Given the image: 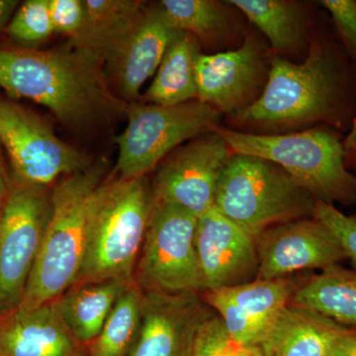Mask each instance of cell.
<instances>
[{
  "label": "cell",
  "instance_id": "obj_1",
  "mask_svg": "<svg viewBox=\"0 0 356 356\" xmlns=\"http://www.w3.org/2000/svg\"><path fill=\"white\" fill-rule=\"evenodd\" d=\"M356 116V63L343 50L334 28L316 25L301 63L270 56L261 97L229 115L241 132L277 135L329 126L350 132Z\"/></svg>",
  "mask_w": 356,
  "mask_h": 356
},
{
  "label": "cell",
  "instance_id": "obj_2",
  "mask_svg": "<svg viewBox=\"0 0 356 356\" xmlns=\"http://www.w3.org/2000/svg\"><path fill=\"white\" fill-rule=\"evenodd\" d=\"M100 56L67 44L49 51L0 49V88L43 105L70 128L81 129L126 110L110 91Z\"/></svg>",
  "mask_w": 356,
  "mask_h": 356
},
{
  "label": "cell",
  "instance_id": "obj_3",
  "mask_svg": "<svg viewBox=\"0 0 356 356\" xmlns=\"http://www.w3.org/2000/svg\"><path fill=\"white\" fill-rule=\"evenodd\" d=\"M153 204L146 177L108 178L96 187L88 205L83 267L74 286L133 280Z\"/></svg>",
  "mask_w": 356,
  "mask_h": 356
},
{
  "label": "cell",
  "instance_id": "obj_4",
  "mask_svg": "<svg viewBox=\"0 0 356 356\" xmlns=\"http://www.w3.org/2000/svg\"><path fill=\"white\" fill-rule=\"evenodd\" d=\"M105 172L100 161L56 184L43 242L18 308L51 303L76 284L86 250L89 198Z\"/></svg>",
  "mask_w": 356,
  "mask_h": 356
},
{
  "label": "cell",
  "instance_id": "obj_5",
  "mask_svg": "<svg viewBox=\"0 0 356 356\" xmlns=\"http://www.w3.org/2000/svg\"><path fill=\"white\" fill-rule=\"evenodd\" d=\"M232 153L273 161L316 200L334 205L356 203V175L346 163L343 133L321 125L286 134L261 135L219 126Z\"/></svg>",
  "mask_w": 356,
  "mask_h": 356
},
{
  "label": "cell",
  "instance_id": "obj_6",
  "mask_svg": "<svg viewBox=\"0 0 356 356\" xmlns=\"http://www.w3.org/2000/svg\"><path fill=\"white\" fill-rule=\"evenodd\" d=\"M316 201L273 161L232 153L220 175L214 207L257 238L277 225L314 217Z\"/></svg>",
  "mask_w": 356,
  "mask_h": 356
},
{
  "label": "cell",
  "instance_id": "obj_7",
  "mask_svg": "<svg viewBox=\"0 0 356 356\" xmlns=\"http://www.w3.org/2000/svg\"><path fill=\"white\" fill-rule=\"evenodd\" d=\"M125 112L127 127L115 139L121 178L146 177L177 147L216 130L222 116L197 99L173 106L134 102Z\"/></svg>",
  "mask_w": 356,
  "mask_h": 356
},
{
  "label": "cell",
  "instance_id": "obj_8",
  "mask_svg": "<svg viewBox=\"0 0 356 356\" xmlns=\"http://www.w3.org/2000/svg\"><path fill=\"white\" fill-rule=\"evenodd\" d=\"M197 217L154 201L133 281L143 292L178 294L203 290L196 252Z\"/></svg>",
  "mask_w": 356,
  "mask_h": 356
},
{
  "label": "cell",
  "instance_id": "obj_9",
  "mask_svg": "<svg viewBox=\"0 0 356 356\" xmlns=\"http://www.w3.org/2000/svg\"><path fill=\"white\" fill-rule=\"evenodd\" d=\"M51 214L43 187L20 184L0 214V318L17 310L38 257Z\"/></svg>",
  "mask_w": 356,
  "mask_h": 356
},
{
  "label": "cell",
  "instance_id": "obj_10",
  "mask_svg": "<svg viewBox=\"0 0 356 356\" xmlns=\"http://www.w3.org/2000/svg\"><path fill=\"white\" fill-rule=\"evenodd\" d=\"M0 140L20 184L44 188L91 165L88 156L60 140L47 122L1 98Z\"/></svg>",
  "mask_w": 356,
  "mask_h": 356
},
{
  "label": "cell",
  "instance_id": "obj_11",
  "mask_svg": "<svg viewBox=\"0 0 356 356\" xmlns=\"http://www.w3.org/2000/svg\"><path fill=\"white\" fill-rule=\"evenodd\" d=\"M231 154L216 130L185 143L156 168L151 184L154 200L201 216L214 207L220 175Z\"/></svg>",
  "mask_w": 356,
  "mask_h": 356
},
{
  "label": "cell",
  "instance_id": "obj_12",
  "mask_svg": "<svg viewBox=\"0 0 356 356\" xmlns=\"http://www.w3.org/2000/svg\"><path fill=\"white\" fill-rule=\"evenodd\" d=\"M270 56L254 32L234 50L201 54L196 63L197 100L228 116L248 108L264 92Z\"/></svg>",
  "mask_w": 356,
  "mask_h": 356
},
{
  "label": "cell",
  "instance_id": "obj_13",
  "mask_svg": "<svg viewBox=\"0 0 356 356\" xmlns=\"http://www.w3.org/2000/svg\"><path fill=\"white\" fill-rule=\"evenodd\" d=\"M257 280H273L306 269H324L348 259L331 231L316 218L277 225L257 238Z\"/></svg>",
  "mask_w": 356,
  "mask_h": 356
},
{
  "label": "cell",
  "instance_id": "obj_14",
  "mask_svg": "<svg viewBox=\"0 0 356 356\" xmlns=\"http://www.w3.org/2000/svg\"><path fill=\"white\" fill-rule=\"evenodd\" d=\"M195 245L204 291L245 284L257 274V238L215 207L197 218Z\"/></svg>",
  "mask_w": 356,
  "mask_h": 356
},
{
  "label": "cell",
  "instance_id": "obj_15",
  "mask_svg": "<svg viewBox=\"0 0 356 356\" xmlns=\"http://www.w3.org/2000/svg\"><path fill=\"white\" fill-rule=\"evenodd\" d=\"M198 292H144L139 334L129 356H191L194 337L210 317Z\"/></svg>",
  "mask_w": 356,
  "mask_h": 356
},
{
  "label": "cell",
  "instance_id": "obj_16",
  "mask_svg": "<svg viewBox=\"0 0 356 356\" xmlns=\"http://www.w3.org/2000/svg\"><path fill=\"white\" fill-rule=\"evenodd\" d=\"M298 287L287 277L257 280L206 292L205 298L221 316L229 336L241 346L254 348L261 343L274 318L291 302Z\"/></svg>",
  "mask_w": 356,
  "mask_h": 356
},
{
  "label": "cell",
  "instance_id": "obj_17",
  "mask_svg": "<svg viewBox=\"0 0 356 356\" xmlns=\"http://www.w3.org/2000/svg\"><path fill=\"white\" fill-rule=\"evenodd\" d=\"M178 30L158 4L146 8L139 19L103 55L119 92L127 100H135L140 88L156 74L166 49Z\"/></svg>",
  "mask_w": 356,
  "mask_h": 356
},
{
  "label": "cell",
  "instance_id": "obj_18",
  "mask_svg": "<svg viewBox=\"0 0 356 356\" xmlns=\"http://www.w3.org/2000/svg\"><path fill=\"white\" fill-rule=\"evenodd\" d=\"M54 302L0 318V353L6 356H83Z\"/></svg>",
  "mask_w": 356,
  "mask_h": 356
},
{
  "label": "cell",
  "instance_id": "obj_19",
  "mask_svg": "<svg viewBox=\"0 0 356 356\" xmlns=\"http://www.w3.org/2000/svg\"><path fill=\"white\" fill-rule=\"evenodd\" d=\"M348 327L289 303L277 314L259 348L266 356H329Z\"/></svg>",
  "mask_w": 356,
  "mask_h": 356
},
{
  "label": "cell",
  "instance_id": "obj_20",
  "mask_svg": "<svg viewBox=\"0 0 356 356\" xmlns=\"http://www.w3.org/2000/svg\"><path fill=\"white\" fill-rule=\"evenodd\" d=\"M266 36L274 55L305 58L316 23L303 4L292 0H229Z\"/></svg>",
  "mask_w": 356,
  "mask_h": 356
},
{
  "label": "cell",
  "instance_id": "obj_21",
  "mask_svg": "<svg viewBox=\"0 0 356 356\" xmlns=\"http://www.w3.org/2000/svg\"><path fill=\"white\" fill-rule=\"evenodd\" d=\"M133 280H105L76 285L54 301L60 320L81 346L102 332L115 304Z\"/></svg>",
  "mask_w": 356,
  "mask_h": 356
},
{
  "label": "cell",
  "instance_id": "obj_22",
  "mask_svg": "<svg viewBox=\"0 0 356 356\" xmlns=\"http://www.w3.org/2000/svg\"><path fill=\"white\" fill-rule=\"evenodd\" d=\"M159 6L178 31L216 48L234 50L231 44L241 46L247 34L229 1L163 0Z\"/></svg>",
  "mask_w": 356,
  "mask_h": 356
},
{
  "label": "cell",
  "instance_id": "obj_23",
  "mask_svg": "<svg viewBox=\"0 0 356 356\" xmlns=\"http://www.w3.org/2000/svg\"><path fill=\"white\" fill-rule=\"evenodd\" d=\"M201 54L197 40L178 31L147 88L145 102L173 106L197 99L196 63Z\"/></svg>",
  "mask_w": 356,
  "mask_h": 356
},
{
  "label": "cell",
  "instance_id": "obj_24",
  "mask_svg": "<svg viewBox=\"0 0 356 356\" xmlns=\"http://www.w3.org/2000/svg\"><path fill=\"white\" fill-rule=\"evenodd\" d=\"M290 303L356 327V270L336 264L297 288Z\"/></svg>",
  "mask_w": 356,
  "mask_h": 356
},
{
  "label": "cell",
  "instance_id": "obj_25",
  "mask_svg": "<svg viewBox=\"0 0 356 356\" xmlns=\"http://www.w3.org/2000/svg\"><path fill=\"white\" fill-rule=\"evenodd\" d=\"M83 29L70 44L102 58L110 47L134 25L143 13V2L133 0H86Z\"/></svg>",
  "mask_w": 356,
  "mask_h": 356
},
{
  "label": "cell",
  "instance_id": "obj_26",
  "mask_svg": "<svg viewBox=\"0 0 356 356\" xmlns=\"http://www.w3.org/2000/svg\"><path fill=\"white\" fill-rule=\"evenodd\" d=\"M143 297L144 292L133 281L115 304L102 332L88 344V356L130 355L139 334Z\"/></svg>",
  "mask_w": 356,
  "mask_h": 356
},
{
  "label": "cell",
  "instance_id": "obj_27",
  "mask_svg": "<svg viewBox=\"0 0 356 356\" xmlns=\"http://www.w3.org/2000/svg\"><path fill=\"white\" fill-rule=\"evenodd\" d=\"M55 32L49 0H28L16 11L7 26V33L23 49L43 43Z\"/></svg>",
  "mask_w": 356,
  "mask_h": 356
},
{
  "label": "cell",
  "instance_id": "obj_28",
  "mask_svg": "<svg viewBox=\"0 0 356 356\" xmlns=\"http://www.w3.org/2000/svg\"><path fill=\"white\" fill-rule=\"evenodd\" d=\"M250 348L236 343L225 329L221 318L211 315L194 337L191 356H250Z\"/></svg>",
  "mask_w": 356,
  "mask_h": 356
},
{
  "label": "cell",
  "instance_id": "obj_29",
  "mask_svg": "<svg viewBox=\"0 0 356 356\" xmlns=\"http://www.w3.org/2000/svg\"><path fill=\"white\" fill-rule=\"evenodd\" d=\"M314 218L324 224L341 243L356 268V215L343 214L332 204L316 201Z\"/></svg>",
  "mask_w": 356,
  "mask_h": 356
},
{
  "label": "cell",
  "instance_id": "obj_30",
  "mask_svg": "<svg viewBox=\"0 0 356 356\" xmlns=\"http://www.w3.org/2000/svg\"><path fill=\"white\" fill-rule=\"evenodd\" d=\"M318 4L330 14L337 39L356 63V0H323Z\"/></svg>",
  "mask_w": 356,
  "mask_h": 356
},
{
  "label": "cell",
  "instance_id": "obj_31",
  "mask_svg": "<svg viewBox=\"0 0 356 356\" xmlns=\"http://www.w3.org/2000/svg\"><path fill=\"white\" fill-rule=\"evenodd\" d=\"M50 13L55 32L76 38L83 29L86 11L81 0H49Z\"/></svg>",
  "mask_w": 356,
  "mask_h": 356
},
{
  "label": "cell",
  "instance_id": "obj_32",
  "mask_svg": "<svg viewBox=\"0 0 356 356\" xmlns=\"http://www.w3.org/2000/svg\"><path fill=\"white\" fill-rule=\"evenodd\" d=\"M329 356H356L355 329H348L337 339Z\"/></svg>",
  "mask_w": 356,
  "mask_h": 356
},
{
  "label": "cell",
  "instance_id": "obj_33",
  "mask_svg": "<svg viewBox=\"0 0 356 356\" xmlns=\"http://www.w3.org/2000/svg\"><path fill=\"white\" fill-rule=\"evenodd\" d=\"M343 147L346 152V166L350 170H353L356 161V116L350 132L344 137Z\"/></svg>",
  "mask_w": 356,
  "mask_h": 356
},
{
  "label": "cell",
  "instance_id": "obj_34",
  "mask_svg": "<svg viewBox=\"0 0 356 356\" xmlns=\"http://www.w3.org/2000/svg\"><path fill=\"white\" fill-rule=\"evenodd\" d=\"M17 4L15 0H0V31L13 17Z\"/></svg>",
  "mask_w": 356,
  "mask_h": 356
},
{
  "label": "cell",
  "instance_id": "obj_35",
  "mask_svg": "<svg viewBox=\"0 0 356 356\" xmlns=\"http://www.w3.org/2000/svg\"><path fill=\"white\" fill-rule=\"evenodd\" d=\"M7 189L6 179H4L3 172H2L1 165H0V196L6 199L7 196Z\"/></svg>",
  "mask_w": 356,
  "mask_h": 356
},
{
  "label": "cell",
  "instance_id": "obj_36",
  "mask_svg": "<svg viewBox=\"0 0 356 356\" xmlns=\"http://www.w3.org/2000/svg\"><path fill=\"white\" fill-rule=\"evenodd\" d=\"M250 356H266L264 355V351L261 350V348L259 346H254V348H250Z\"/></svg>",
  "mask_w": 356,
  "mask_h": 356
},
{
  "label": "cell",
  "instance_id": "obj_37",
  "mask_svg": "<svg viewBox=\"0 0 356 356\" xmlns=\"http://www.w3.org/2000/svg\"><path fill=\"white\" fill-rule=\"evenodd\" d=\"M4 198L0 196V214H1L2 207H3Z\"/></svg>",
  "mask_w": 356,
  "mask_h": 356
},
{
  "label": "cell",
  "instance_id": "obj_38",
  "mask_svg": "<svg viewBox=\"0 0 356 356\" xmlns=\"http://www.w3.org/2000/svg\"><path fill=\"white\" fill-rule=\"evenodd\" d=\"M353 170H356V161H355V166H353Z\"/></svg>",
  "mask_w": 356,
  "mask_h": 356
},
{
  "label": "cell",
  "instance_id": "obj_39",
  "mask_svg": "<svg viewBox=\"0 0 356 356\" xmlns=\"http://www.w3.org/2000/svg\"><path fill=\"white\" fill-rule=\"evenodd\" d=\"M0 356H6V355H1V353H0Z\"/></svg>",
  "mask_w": 356,
  "mask_h": 356
},
{
  "label": "cell",
  "instance_id": "obj_40",
  "mask_svg": "<svg viewBox=\"0 0 356 356\" xmlns=\"http://www.w3.org/2000/svg\"><path fill=\"white\" fill-rule=\"evenodd\" d=\"M355 332H356V327H355Z\"/></svg>",
  "mask_w": 356,
  "mask_h": 356
}]
</instances>
